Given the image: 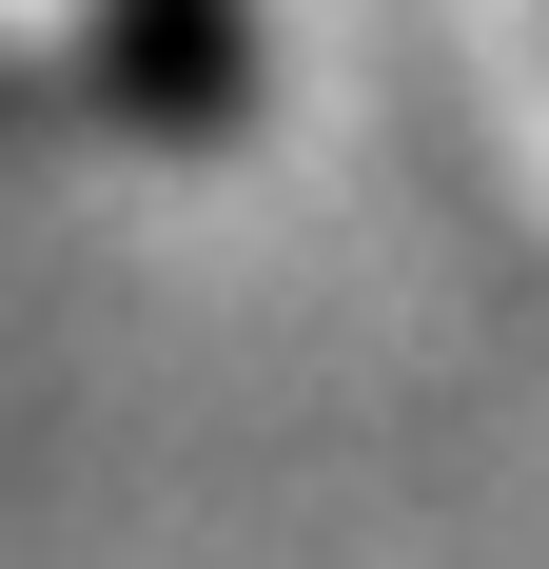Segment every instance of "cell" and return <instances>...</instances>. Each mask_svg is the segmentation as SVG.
Here are the masks:
<instances>
[{"label":"cell","instance_id":"1","mask_svg":"<svg viewBox=\"0 0 549 569\" xmlns=\"http://www.w3.org/2000/svg\"><path fill=\"white\" fill-rule=\"evenodd\" d=\"M274 118V0H0V158L217 177Z\"/></svg>","mask_w":549,"mask_h":569},{"label":"cell","instance_id":"2","mask_svg":"<svg viewBox=\"0 0 549 569\" xmlns=\"http://www.w3.org/2000/svg\"><path fill=\"white\" fill-rule=\"evenodd\" d=\"M530 79H549V0H530Z\"/></svg>","mask_w":549,"mask_h":569}]
</instances>
